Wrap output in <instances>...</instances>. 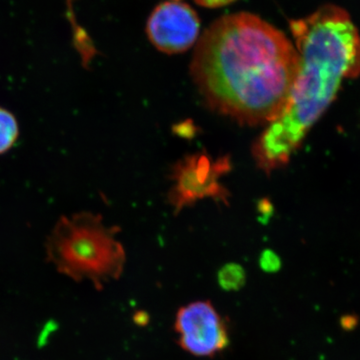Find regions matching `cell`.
Wrapping results in <instances>:
<instances>
[{
    "label": "cell",
    "mask_w": 360,
    "mask_h": 360,
    "mask_svg": "<svg viewBox=\"0 0 360 360\" xmlns=\"http://www.w3.org/2000/svg\"><path fill=\"white\" fill-rule=\"evenodd\" d=\"M298 68V52L284 33L243 13L206 30L194 51L191 75L212 110L255 127L283 113Z\"/></svg>",
    "instance_id": "1"
},
{
    "label": "cell",
    "mask_w": 360,
    "mask_h": 360,
    "mask_svg": "<svg viewBox=\"0 0 360 360\" xmlns=\"http://www.w3.org/2000/svg\"><path fill=\"white\" fill-rule=\"evenodd\" d=\"M290 30L300 68L285 108L252 146L258 168L267 174L285 167L310 129L326 112L342 82L360 75V35L347 11L322 6L292 20Z\"/></svg>",
    "instance_id": "2"
},
{
    "label": "cell",
    "mask_w": 360,
    "mask_h": 360,
    "mask_svg": "<svg viewBox=\"0 0 360 360\" xmlns=\"http://www.w3.org/2000/svg\"><path fill=\"white\" fill-rule=\"evenodd\" d=\"M118 231L91 212L60 217L45 243L47 262L72 281H90L103 290L122 277L127 264L124 248L115 238Z\"/></svg>",
    "instance_id": "3"
},
{
    "label": "cell",
    "mask_w": 360,
    "mask_h": 360,
    "mask_svg": "<svg viewBox=\"0 0 360 360\" xmlns=\"http://www.w3.org/2000/svg\"><path fill=\"white\" fill-rule=\"evenodd\" d=\"M231 169V160L229 155L214 160L208 153H198L177 161L170 176L174 186L168 193V201L174 207L175 214L205 198H212L227 205L229 193L220 184V179Z\"/></svg>",
    "instance_id": "4"
},
{
    "label": "cell",
    "mask_w": 360,
    "mask_h": 360,
    "mask_svg": "<svg viewBox=\"0 0 360 360\" xmlns=\"http://www.w3.org/2000/svg\"><path fill=\"white\" fill-rule=\"evenodd\" d=\"M174 330L179 347L198 357H214L229 347L226 322L210 300H198L180 307Z\"/></svg>",
    "instance_id": "5"
},
{
    "label": "cell",
    "mask_w": 360,
    "mask_h": 360,
    "mask_svg": "<svg viewBox=\"0 0 360 360\" xmlns=\"http://www.w3.org/2000/svg\"><path fill=\"white\" fill-rule=\"evenodd\" d=\"M198 14L186 4L167 1L160 4L146 25L151 44L158 51L174 54L191 49L200 34Z\"/></svg>",
    "instance_id": "6"
},
{
    "label": "cell",
    "mask_w": 360,
    "mask_h": 360,
    "mask_svg": "<svg viewBox=\"0 0 360 360\" xmlns=\"http://www.w3.org/2000/svg\"><path fill=\"white\" fill-rule=\"evenodd\" d=\"M20 136V125L11 111L0 106V155L13 148Z\"/></svg>",
    "instance_id": "7"
},
{
    "label": "cell",
    "mask_w": 360,
    "mask_h": 360,
    "mask_svg": "<svg viewBox=\"0 0 360 360\" xmlns=\"http://www.w3.org/2000/svg\"><path fill=\"white\" fill-rule=\"evenodd\" d=\"M217 283L222 290L238 291L246 283V271L243 265L231 262L224 264L217 272Z\"/></svg>",
    "instance_id": "8"
},
{
    "label": "cell",
    "mask_w": 360,
    "mask_h": 360,
    "mask_svg": "<svg viewBox=\"0 0 360 360\" xmlns=\"http://www.w3.org/2000/svg\"><path fill=\"white\" fill-rule=\"evenodd\" d=\"M259 266L266 274H274L281 269V258L274 251L265 250L260 255Z\"/></svg>",
    "instance_id": "9"
},
{
    "label": "cell",
    "mask_w": 360,
    "mask_h": 360,
    "mask_svg": "<svg viewBox=\"0 0 360 360\" xmlns=\"http://www.w3.org/2000/svg\"><path fill=\"white\" fill-rule=\"evenodd\" d=\"M233 1H236V0H195L196 4L201 6L210 7V8L227 6V4Z\"/></svg>",
    "instance_id": "10"
},
{
    "label": "cell",
    "mask_w": 360,
    "mask_h": 360,
    "mask_svg": "<svg viewBox=\"0 0 360 360\" xmlns=\"http://www.w3.org/2000/svg\"><path fill=\"white\" fill-rule=\"evenodd\" d=\"M149 314L146 311H135L134 314V323L136 324L137 326H141V328H144V326H148L149 323Z\"/></svg>",
    "instance_id": "11"
}]
</instances>
